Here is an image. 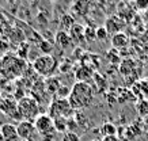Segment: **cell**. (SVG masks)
<instances>
[{"label":"cell","instance_id":"obj_19","mask_svg":"<svg viewBox=\"0 0 148 141\" xmlns=\"http://www.w3.org/2000/svg\"><path fill=\"white\" fill-rule=\"evenodd\" d=\"M38 49H40L42 54H50V52L53 49V45L50 42H48L46 40H41L40 44H38Z\"/></svg>","mask_w":148,"mask_h":141},{"label":"cell","instance_id":"obj_24","mask_svg":"<svg viewBox=\"0 0 148 141\" xmlns=\"http://www.w3.org/2000/svg\"><path fill=\"white\" fill-rule=\"evenodd\" d=\"M135 7L139 11H147L148 10V0H136L135 1Z\"/></svg>","mask_w":148,"mask_h":141},{"label":"cell","instance_id":"obj_8","mask_svg":"<svg viewBox=\"0 0 148 141\" xmlns=\"http://www.w3.org/2000/svg\"><path fill=\"white\" fill-rule=\"evenodd\" d=\"M0 110L4 114H7L8 117H12V118H19V113H18V103L15 100L11 99H3L1 103H0Z\"/></svg>","mask_w":148,"mask_h":141},{"label":"cell","instance_id":"obj_15","mask_svg":"<svg viewBox=\"0 0 148 141\" xmlns=\"http://www.w3.org/2000/svg\"><path fill=\"white\" fill-rule=\"evenodd\" d=\"M92 78V71H91L87 65H82L80 68L76 71V79L79 82H86L88 83V80Z\"/></svg>","mask_w":148,"mask_h":141},{"label":"cell","instance_id":"obj_5","mask_svg":"<svg viewBox=\"0 0 148 141\" xmlns=\"http://www.w3.org/2000/svg\"><path fill=\"white\" fill-rule=\"evenodd\" d=\"M34 125H36L37 133H40L41 136L44 137H53V134L56 133V129H54V123L53 119L50 118L48 114H40L37 119L34 121Z\"/></svg>","mask_w":148,"mask_h":141},{"label":"cell","instance_id":"obj_31","mask_svg":"<svg viewBox=\"0 0 148 141\" xmlns=\"http://www.w3.org/2000/svg\"><path fill=\"white\" fill-rule=\"evenodd\" d=\"M1 100H3V99H1V98H0V103H1Z\"/></svg>","mask_w":148,"mask_h":141},{"label":"cell","instance_id":"obj_3","mask_svg":"<svg viewBox=\"0 0 148 141\" xmlns=\"http://www.w3.org/2000/svg\"><path fill=\"white\" fill-rule=\"evenodd\" d=\"M33 69L41 76L50 78L54 73V71L57 69V60L52 54L38 56L33 63Z\"/></svg>","mask_w":148,"mask_h":141},{"label":"cell","instance_id":"obj_22","mask_svg":"<svg viewBox=\"0 0 148 141\" xmlns=\"http://www.w3.org/2000/svg\"><path fill=\"white\" fill-rule=\"evenodd\" d=\"M95 30L97 29H92V27H86L84 29V40L87 42L92 41V40H97V34H95Z\"/></svg>","mask_w":148,"mask_h":141},{"label":"cell","instance_id":"obj_25","mask_svg":"<svg viewBox=\"0 0 148 141\" xmlns=\"http://www.w3.org/2000/svg\"><path fill=\"white\" fill-rule=\"evenodd\" d=\"M7 49H8V44L4 42L3 40H0V52H5Z\"/></svg>","mask_w":148,"mask_h":141},{"label":"cell","instance_id":"obj_17","mask_svg":"<svg viewBox=\"0 0 148 141\" xmlns=\"http://www.w3.org/2000/svg\"><path fill=\"white\" fill-rule=\"evenodd\" d=\"M101 133H102L103 137H108V136H116L117 133V127L110 122H106L103 123L101 126Z\"/></svg>","mask_w":148,"mask_h":141},{"label":"cell","instance_id":"obj_10","mask_svg":"<svg viewBox=\"0 0 148 141\" xmlns=\"http://www.w3.org/2000/svg\"><path fill=\"white\" fill-rule=\"evenodd\" d=\"M54 44H56L60 49L65 50L71 46L72 40H71V37H69V34H68L67 31L58 30V31L56 33V35H54Z\"/></svg>","mask_w":148,"mask_h":141},{"label":"cell","instance_id":"obj_21","mask_svg":"<svg viewBox=\"0 0 148 141\" xmlns=\"http://www.w3.org/2000/svg\"><path fill=\"white\" fill-rule=\"evenodd\" d=\"M95 34H97V40H98V41H106L108 37H109V33H108V30L105 29V26H99V27H97Z\"/></svg>","mask_w":148,"mask_h":141},{"label":"cell","instance_id":"obj_30","mask_svg":"<svg viewBox=\"0 0 148 141\" xmlns=\"http://www.w3.org/2000/svg\"><path fill=\"white\" fill-rule=\"evenodd\" d=\"M0 141H3V134H1V130H0Z\"/></svg>","mask_w":148,"mask_h":141},{"label":"cell","instance_id":"obj_29","mask_svg":"<svg viewBox=\"0 0 148 141\" xmlns=\"http://www.w3.org/2000/svg\"><path fill=\"white\" fill-rule=\"evenodd\" d=\"M143 18H144V20H145V23H148V10H147V11H144Z\"/></svg>","mask_w":148,"mask_h":141},{"label":"cell","instance_id":"obj_1","mask_svg":"<svg viewBox=\"0 0 148 141\" xmlns=\"http://www.w3.org/2000/svg\"><path fill=\"white\" fill-rule=\"evenodd\" d=\"M72 110H80L86 109L92 103L94 99V90L92 86L86 82H77L75 83L71 88L69 96L67 98Z\"/></svg>","mask_w":148,"mask_h":141},{"label":"cell","instance_id":"obj_23","mask_svg":"<svg viewBox=\"0 0 148 141\" xmlns=\"http://www.w3.org/2000/svg\"><path fill=\"white\" fill-rule=\"evenodd\" d=\"M27 50H29V45H27V44H25V42H22V44H21V46H19V49H18V57H19V59H22V60L26 59Z\"/></svg>","mask_w":148,"mask_h":141},{"label":"cell","instance_id":"obj_27","mask_svg":"<svg viewBox=\"0 0 148 141\" xmlns=\"http://www.w3.org/2000/svg\"><path fill=\"white\" fill-rule=\"evenodd\" d=\"M3 33H4V26H3V23L0 22V40L3 38Z\"/></svg>","mask_w":148,"mask_h":141},{"label":"cell","instance_id":"obj_20","mask_svg":"<svg viewBox=\"0 0 148 141\" xmlns=\"http://www.w3.org/2000/svg\"><path fill=\"white\" fill-rule=\"evenodd\" d=\"M137 111H139V114L141 115V117H148V100L143 99L140 100L139 103H137Z\"/></svg>","mask_w":148,"mask_h":141},{"label":"cell","instance_id":"obj_4","mask_svg":"<svg viewBox=\"0 0 148 141\" xmlns=\"http://www.w3.org/2000/svg\"><path fill=\"white\" fill-rule=\"evenodd\" d=\"M72 107L69 105L68 99H53L49 106V115L52 119L58 118V117H64V118H69V115L72 114Z\"/></svg>","mask_w":148,"mask_h":141},{"label":"cell","instance_id":"obj_18","mask_svg":"<svg viewBox=\"0 0 148 141\" xmlns=\"http://www.w3.org/2000/svg\"><path fill=\"white\" fill-rule=\"evenodd\" d=\"M54 123V129L56 132H65L68 126V118H64V117H58V118L53 119Z\"/></svg>","mask_w":148,"mask_h":141},{"label":"cell","instance_id":"obj_14","mask_svg":"<svg viewBox=\"0 0 148 141\" xmlns=\"http://www.w3.org/2000/svg\"><path fill=\"white\" fill-rule=\"evenodd\" d=\"M135 61L133 60H125V61H122L121 65H120V72H121V75L124 76V78H129V76H132L133 75V72H135Z\"/></svg>","mask_w":148,"mask_h":141},{"label":"cell","instance_id":"obj_26","mask_svg":"<svg viewBox=\"0 0 148 141\" xmlns=\"http://www.w3.org/2000/svg\"><path fill=\"white\" fill-rule=\"evenodd\" d=\"M101 141H120V138L117 136H108V137H103Z\"/></svg>","mask_w":148,"mask_h":141},{"label":"cell","instance_id":"obj_9","mask_svg":"<svg viewBox=\"0 0 148 141\" xmlns=\"http://www.w3.org/2000/svg\"><path fill=\"white\" fill-rule=\"evenodd\" d=\"M3 141H19V136L16 132V126L12 123H3L0 126Z\"/></svg>","mask_w":148,"mask_h":141},{"label":"cell","instance_id":"obj_12","mask_svg":"<svg viewBox=\"0 0 148 141\" xmlns=\"http://www.w3.org/2000/svg\"><path fill=\"white\" fill-rule=\"evenodd\" d=\"M69 37H71L72 42H75V44H82L84 40V27L79 25V23H75V26L68 31Z\"/></svg>","mask_w":148,"mask_h":141},{"label":"cell","instance_id":"obj_7","mask_svg":"<svg viewBox=\"0 0 148 141\" xmlns=\"http://www.w3.org/2000/svg\"><path fill=\"white\" fill-rule=\"evenodd\" d=\"M124 27H125V20H122L118 15H113L110 18L106 19L105 22V29L108 30L109 34H118V33H124Z\"/></svg>","mask_w":148,"mask_h":141},{"label":"cell","instance_id":"obj_11","mask_svg":"<svg viewBox=\"0 0 148 141\" xmlns=\"http://www.w3.org/2000/svg\"><path fill=\"white\" fill-rule=\"evenodd\" d=\"M133 92L139 99L148 100V79H144V80H140L139 83H136L133 86Z\"/></svg>","mask_w":148,"mask_h":141},{"label":"cell","instance_id":"obj_32","mask_svg":"<svg viewBox=\"0 0 148 141\" xmlns=\"http://www.w3.org/2000/svg\"><path fill=\"white\" fill-rule=\"evenodd\" d=\"M92 141H99V140H92Z\"/></svg>","mask_w":148,"mask_h":141},{"label":"cell","instance_id":"obj_2","mask_svg":"<svg viewBox=\"0 0 148 141\" xmlns=\"http://www.w3.org/2000/svg\"><path fill=\"white\" fill-rule=\"evenodd\" d=\"M18 113L23 121H36L37 117L40 115L38 102L32 96H23L21 100H18Z\"/></svg>","mask_w":148,"mask_h":141},{"label":"cell","instance_id":"obj_16","mask_svg":"<svg viewBox=\"0 0 148 141\" xmlns=\"http://www.w3.org/2000/svg\"><path fill=\"white\" fill-rule=\"evenodd\" d=\"M60 26H61V30L63 31H69L73 26H75V19H73V16H71V15H63V18H61V22H60Z\"/></svg>","mask_w":148,"mask_h":141},{"label":"cell","instance_id":"obj_13","mask_svg":"<svg viewBox=\"0 0 148 141\" xmlns=\"http://www.w3.org/2000/svg\"><path fill=\"white\" fill-rule=\"evenodd\" d=\"M129 44V37L125 33H118L112 35V46L114 49H124Z\"/></svg>","mask_w":148,"mask_h":141},{"label":"cell","instance_id":"obj_28","mask_svg":"<svg viewBox=\"0 0 148 141\" xmlns=\"http://www.w3.org/2000/svg\"><path fill=\"white\" fill-rule=\"evenodd\" d=\"M144 129L148 132V117H145V118H144Z\"/></svg>","mask_w":148,"mask_h":141},{"label":"cell","instance_id":"obj_6","mask_svg":"<svg viewBox=\"0 0 148 141\" xmlns=\"http://www.w3.org/2000/svg\"><path fill=\"white\" fill-rule=\"evenodd\" d=\"M16 132H18L19 140L22 141H34L37 134V129L34 122L30 121H19L16 125Z\"/></svg>","mask_w":148,"mask_h":141}]
</instances>
